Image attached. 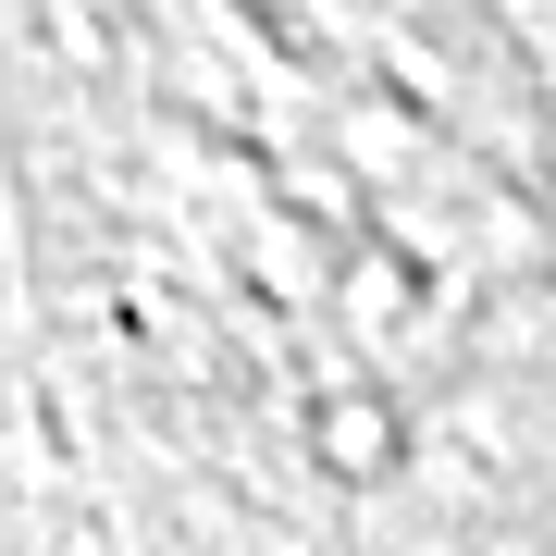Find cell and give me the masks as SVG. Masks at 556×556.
Returning <instances> with one entry per match:
<instances>
[{
  "mask_svg": "<svg viewBox=\"0 0 556 556\" xmlns=\"http://www.w3.org/2000/svg\"><path fill=\"white\" fill-rule=\"evenodd\" d=\"M309 445H321V470L334 482H383L396 470V445H408V420L371 396V383H334V396L309 408Z\"/></svg>",
  "mask_w": 556,
  "mask_h": 556,
  "instance_id": "obj_1",
  "label": "cell"
},
{
  "mask_svg": "<svg viewBox=\"0 0 556 556\" xmlns=\"http://www.w3.org/2000/svg\"><path fill=\"white\" fill-rule=\"evenodd\" d=\"M346 309H358V321H383V309H408V260H383V248H358V260H346Z\"/></svg>",
  "mask_w": 556,
  "mask_h": 556,
  "instance_id": "obj_2",
  "label": "cell"
}]
</instances>
